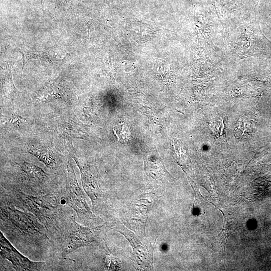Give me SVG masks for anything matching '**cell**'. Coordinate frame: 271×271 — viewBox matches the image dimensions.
<instances>
[{
    "label": "cell",
    "instance_id": "1",
    "mask_svg": "<svg viewBox=\"0 0 271 271\" xmlns=\"http://www.w3.org/2000/svg\"><path fill=\"white\" fill-rule=\"evenodd\" d=\"M15 193L19 206L34 214L47 229L58 227L62 207L55 195L32 196L19 191Z\"/></svg>",
    "mask_w": 271,
    "mask_h": 271
},
{
    "label": "cell",
    "instance_id": "2",
    "mask_svg": "<svg viewBox=\"0 0 271 271\" xmlns=\"http://www.w3.org/2000/svg\"><path fill=\"white\" fill-rule=\"evenodd\" d=\"M1 218L14 232L26 241L48 239L45 226L31 212L22 211L10 206L1 207Z\"/></svg>",
    "mask_w": 271,
    "mask_h": 271
},
{
    "label": "cell",
    "instance_id": "3",
    "mask_svg": "<svg viewBox=\"0 0 271 271\" xmlns=\"http://www.w3.org/2000/svg\"><path fill=\"white\" fill-rule=\"evenodd\" d=\"M107 229L106 225L92 228L84 227L78 223L73 217L67 235L65 252L71 253L78 248L101 239L107 231Z\"/></svg>",
    "mask_w": 271,
    "mask_h": 271
},
{
    "label": "cell",
    "instance_id": "4",
    "mask_svg": "<svg viewBox=\"0 0 271 271\" xmlns=\"http://www.w3.org/2000/svg\"><path fill=\"white\" fill-rule=\"evenodd\" d=\"M66 202L74 210L80 219H90L93 214L86 202L85 195L80 187L72 165L69 163L67 167Z\"/></svg>",
    "mask_w": 271,
    "mask_h": 271
},
{
    "label": "cell",
    "instance_id": "5",
    "mask_svg": "<svg viewBox=\"0 0 271 271\" xmlns=\"http://www.w3.org/2000/svg\"><path fill=\"white\" fill-rule=\"evenodd\" d=\"M0 241L1 256L9 260L16 270H39L44 267L45 262H34L24 256L11 244L1 231Z\"/></svg>",
    "mask_w": 271,
    "mask_h": 271
},
{
    "label": "cell",
    "instance_id": "6",
    "mask_svg": "<svg viewBox=\"0 0 271 271\" xmlns=\"http://www.w3.org/2000/svg\"><path fill=\"white\" fill-rule=\"evenodd\" d=\"M118 231L122 233L130 242L133 248L136 263L143 268H153V251L154 247L148 248L142 245L136 236L123 226L119 228Z\"/></svg>",
    "mask_w": 271,
    "mask_h": 271
},
{
    "label": "cell",
    "instance_id": "7",
    "mask_svg": "<svg viewBox=\"0 0 271 271\" xmlns=\"http://www.w3.org/2000/svg\"><path fill=\"white\" fill-rule=\"evenodd\" d=\"M73 159L79 168L83 189L93 204L100 194L94 171L90 166L78 158L73 157Z\"/></svg>",
    "mask_w": 271,
    "mask_h": 271
},
{
    "label": "cell",
    "instance_id": "8",
    "mask_svg": "<svg viewBox=\"0 0 271 271\" xmlns=\"http://www.w3.org/2000/svg\"><path fill=\"white\" fill-rule=\"evenodd\" d=\"M16 164L21 175L29 182L34 184L42 183L46 178L47 174L35 164L25 161Z\"/></svg>",
    "mask_w": 271,
    "mask_h": 271
},
{
    "label": "cell",
    "instance_id": "9",
    "mask_svg": "<svg viewBox=\"0 0 271 271\" xmlns=\"http://www.w3.org/2000/svg\"><path fill=\"white\" fill-rule=\"evenodd\" d=\"M211 203L221 212L224 217V223L222 229L217 236L220 238V240H221V243L223 245V249H225L228 237L236 229L240 227L236 226L237 222L236 220L232 217H227L223 210L216 206L212 203Z\"/></svg>",
    "mask_w": 271,
    "mask_h": 271
},
{
    "label": "cell",
    "instance_id": "10",
    "mask_svg": "<svg viewBox=\"0 0 271 271\" xmlns=\"http://www.w3.org/2000/svg\"><path fill=\"white\" fill-rule=\"evenodd\" d=\"M28 151L49 168H53L55 165L54 157L50 151L45 147L33 146L28 149Z\"/></svg>",
    "mask_w": 271,
    "mask_h": 271
},
{
    "label": "cell",
    "instance_id": "11",
    "mask_svg": "<svg viewBox=\"0 0 271 271\" xmlns=\"http://www.w3.org/2000/svg\"><path fill=\"white\" fill-rule=\"evenodd\" d=\"M113 130L118 140L123 143L127 141L130 137V132L127 127L123 123H120L114 126Z\"/></svg>",
    "mask_w": 271,
    "mask_h": 271
},
{
    "label": "cell",
    "instance_id": "12",
    "mask_svg": "<svg viewBox=\"0 0 271 271\" xmlns=\"http://www.w3.org/2000/svg\"><path fill=\"white\" fill-rule=\"evenodd\" d=\"M26 120V119L19 115L14 114L11 118L10 122L15 126H19Z\"/></svg>",
    "mask_w": 271,
    "mask_h": 271
}]
</instances>
